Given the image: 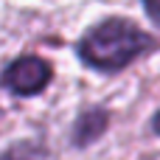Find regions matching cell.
Instances as JSON below:
<instances>
[{"instance_id": "6da1fadb", "label": "cell", "mask_w": 160, "mask_h": 160, "mask_svg": "<svg viewBox=\"0 0 160 160\" xmlns=\"http://www.w3.org/2000/svg\"><path fill=\"white\" fill-rule=\"evenodd\" d=\"M149 45V37L127 20H104L79 42V56L96 70H121Z\"/></svg>"}, {"instance_id": "7a4b0ae2", "label": "cell", "mask_w": 160, "mask_h": 160, "mask_svg": "<svg viewBox=\"0 0 160 160\" xmlns=\"http://www.w3.org/2000/svg\"><path fill=\"white\" fill-rule=\"evenodd\" d=\"M48 82H51V65L39 56H20L3 73L6 90L17 96H37Z\"/></svg>"}, {"instance_id": "277c9868", "label": "cell", "mask_w": 160, "mask_h": 160, "mask_svg": "<svg viewBox=\"0 0 160 160\" xmlns=\"http://www.w3.org/2000/svg\"><path fill=\"white\" fill-rule=\"evenodd\" d=\"M42 158H45V149L37 141H20L3 152V160H42Z\"/></svg>"}, {"instance_id": "3957f363", "label": "cell", "mask_w": 160, "mask_h": 160, "mask_svg": "<svg viewBox=\"0 0 160 160\" xmlns=\"http://www.w3.org/2000/svg\"><path fill=\"white\" fill-rule=\"evenodd\" d=\"M107 129V112L104 110H87L79 115L76 127H73V143L76 146H87L93 143L101 132Z\"/></svg>"}, {"instance_id": "8992f818", "label": "cell", "mask_w": 160, "mask_h": 160, "mask_svg": "<svg viewBox=\"0 0 160 160\" xmlns=\"http://www.w3.org/2000/svg\"><path fill=\"white\" fill-rule=\"evenodd\" d=\"M152 129H155V132H158V135H160V112H158V115H155V121H152Z\"/></svg>"}, {"instance_id": "5b68a950", "label": "cell", "mask_w": 160, "mask_h": 160, "mask_svg": "<svg viewBox=\"0 0 160 160\" xmlns=\"http://www.w3.org/2000/svg\"><path fill=\"white\" fill-rule=\"evenodd\" d=\"M143 6H146V11H149L155 20H160V0H143Z\"/></svg>"}]
</instances>
